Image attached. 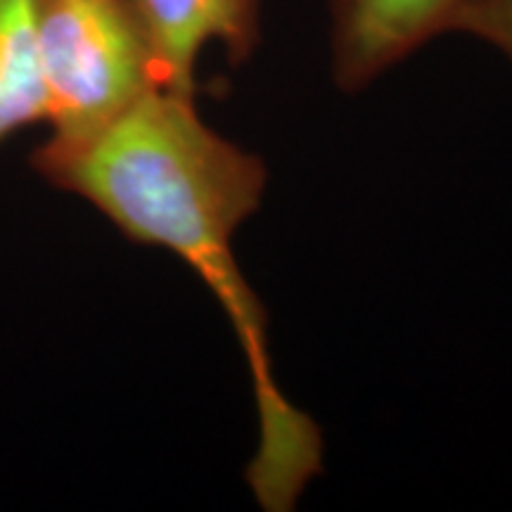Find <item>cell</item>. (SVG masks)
<instances>
[{
  "mask_svg": "<svg viewBox=\"0 0 512 512\" xmlns=\"http://www.w3.org/2000/svg\"><path fill=\"white\" fill-rule=\"evenodd\" d=\"M36 22L38 0H0V147L46 119Z\"/></svg>",
  "mask_w": 512,
  "mask_h": 512,
  "instance_id": "5",
  "label": "cell"
},
{
  "mask_svg": "<svg viewBox=\"0 0 512 512\" xmlns=\"http://www.w3.org/2000/svg\"><path fill=\"white\" fill-rule=\"evenodd\" d=\"M150 36L164 88L197 95V69L209 48L245 64L261 43V0H128Z\"/></svg>",
  "mask_w": 512,
  "mask_h": 512,
  "instance_id": "4",
  "label": "cell"
},
{
  "mask_svg": "<svg viewBox=\"0 0 512 512\" xmlns=\"http://www.w3.org/2000/svg\"><path fill=\"white\" fill-rule=\"evenodd\" d=\"M36 55L48 136H81L164 88L128 0H38Z\"/></svg>",
  "mask_w": 512,
  "mask_h": 512,
  "instance_id": "2",
  "label": "cell"
},
{
  "mask_svg": "<svg viewBox=\"0 0 512 512\" xmlns=\"http://www.w3.org/2000/svg\"><path fill=\"white\" fill-rule=\"evenodd\" d=\"M31 166L98 209L138 245L162 247L200 275L245 356L256 408L247 484L266 512H287L323 470L318 425L275 380L266 316L235 259V233L259 209L266 166L214 131L197 95L155 88L81 136H48Z\"/></svg>",
  "mask_w": 512,
  "mask_h": 512,
  "instance_id": "1",
  "label": "cell"
},
{
  "mask_svg": "<svg viewBox=\"0 0 512 512\" xmlns=\"http://www.w3.org/2000/svg\"><path fill=\"white\" fill-rule=\"evenodd\" d=\"M453 31L486 43L512 64V0H465Z\"/></svg>",
  "mask_w": 512,
  "mask_h": 512,
  "instance_id": "6",
  "label": "cell"
},
{
  "mask_svg": "<svg viewBox=\"0 0 512 512\" xmlns=\"http://www.w3.org/2000/svg\"><path fill=\"white\" fill-rule=\"evenodd\" d=\"M465 0H328L330 72L339 91L358 93L441 34Z\"/></svg>",
  "mask_w": 512,
  "mask_h": 512,
  "instance_id": "3",
  "label": "cell"
}]
</instances>
